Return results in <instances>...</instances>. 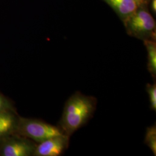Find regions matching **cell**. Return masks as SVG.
<instances>
[{
    "instance_id": "6da1fadb",
    "label": "cell",
    "mask_w": 156,
    "mask_h": 156,
    "mask_svg": "<svg viewBox=\"0 0 156 156\" xmlns=\"http://www.w3.org/2000/svg\"><path fill=\"white\" fill-rule=\"evenodd\" d=\"M97 105V100L94 97L75 92L66 102L58 127L64 134L71 137L89 122Z\"/></svg>"
},
{
    "instance_id": "7a4b0ae2",
    "label": "cell",
    "mask_w": 156,
    "mask_h": 156,
    "mask_svg": "<svg viewBox=\"0 0 156 156\" xmlns=\"http://www.w3.org/2000/svg\"><path fill=\"white\" fill-rule=\"evenodd\" d=\"M128 33L139 39L154 40L156 36V22L154 18L145 10L136 11L125 20Z\"/></svg>"
},
{
    "instance_id": "3957f363",
    "label": "cell",
    "mask_w": 156,
    "mask_h": 156,
    "mask_svg": "<svg viewBox=\"0 0 156 156\" xmlns=\"http://www.w3.org/2000/svg\"><path fill=\"white\" fill-rule=\"evenodd\" d=\"M20 128L24 135L39 143L53 136L64 134L58 127L37 120H23Z\"/></svg>"
},
{
    "instance_id": "277c9868",
    "label": "cell",
    "mask_w": 156,
    "mask_h": 156,
    "mask_svg": "<svg viewBox=\"0 0 156 156\" xmlns=\"http://www.w3.org/2000/svg\"><path fill=\"white\" fill-rule=\"evenodd\" d=\"M70 136L60 134L41 142L34 150L33 154L37 156H61L68 149Z\"/></svg>"
},
{
    "instance_id": "5b68a950",
    "label": "cell",
    "mask_w": 156,
    "mask_h": 156,
    "mask_svg": "<svg viewBox=\"0 0 156 156\" xmlns=\"http://www.w3.org/2000/svg\"><path fill=\"white\" fill-rule=\"evenodd\" d=\"M104 1L123 18L124 21L138 10V2L135 0Z\"/></svg>"
},
{
    "instance_id": "8992f818",
    "label": "cell",
    "mask_w": 156,
    "mask_h": 156,
    "mask_svg": "<svg viewBox=\"0 0 156 156\" xmlns=\"http://www.w3.org/2000/svg\"><path fill=\"white\" fill-rule=\"evenodd\" d=\"M35 147L24 140L12 142L6 145L3 149L5 156H27L33 153Z\"/></svg>"
},
{
    "instance_id": "52a82bcc",
    "label": "cell",
    "mask_w": 156,
    "mask_h": 156,
    "mask_svg": "<svg viewBox=\"0 0 156 156\" xmlns=\"http://www.w3.org/2000/svg\"><path fill=\"white\" fill-rule=\"evenodd\" d=\"M147 52V68L154 81L156 79V44L154 40L144 41Z\"/></svg>"
},
{
    "instance_id": "ba28073f",
    "label": "cell",
    "mask_w": 156,
    "mask_h": 156,
    "mask_svg": "<svg viewBox=\"0 0 156 156\" xmlns=\"http://www.w3.org/2000/svg\"><path fill=\"white\" fill-rule=\"evenodd\" d=\"M145 144L151 149L154 156L156 155V126L154 125L146 128Z\"/></svg>"
},
{
    "instance_id": "9c48e42d",
    "label": "cell",
    "mask_w": 156,
    "mask_h": 156,
    "mask_svg": "<svg viewBox=\"0 0 156 156\" xmlns=\"http://www.w3.org/2000/svg\"><path fill=\"white\" fill-rule=\"evenodd\" d=\"M13 119L11 115L0 113V136L10 131L13 126Z\"/></svg>"
},
{
    "instance_id": "30bf717a",
    "label": "cell",
    "mask_w": 156,
    "mask_h": 156,
    "mask_svg": "<svg viewBox=\"0 0 156 156\" xmlns=\"http://www.w3.org/2000/svg\"><path fill=\"white\" fill-rule=\"evenodd\" d=\"M146 90L149 95L150 107L151 110L156 111V83H147L146 86Z\"/></svg>"
},
{
    "instance_id": "8fae6325",
    "label": "cell",
    "mask_w": 156,
    "mask_h": 156,
    "mask_svg": "<svg viewBox=\"0 0 156 156\" xmlns=\"http://www.w3.org/2000/svg\"><path fill=\"white\" fill-rule=\"evenodd\" d=\"M151 7L153 10V11L156 12V0H153L151 3Z\"/></svg>"
},
{
    "instance_id": "7c38bea8",
    "label": "cell",
    "mask_w": 156,
    "mask_h": 156,
    "mask_svg": "<svg viewBox=\"0 0 156 156\" xmlns=\"http://www.w3.org/2000/svg\"><path fill=\"white\" fill-rule=\"evenodd\" d=\"M3 104H4V102H3L2 98L0 97V111L2 109V108L3 107Z\"/></svg>"
},
{
    "instance_id": "4fadbf2b",
    "label": "cell",
    "mask_w": 156,
    "mask_h": 156,
    "mask_svg": "<svg viewBox=\"0 0 156 156\" xmlns=\"http://www.w3.org/2000/svg\"><path fill=\"white\" fill-rule=\"evenodd\" d=\"M135 1H136L137 2H138L139 1H142V0H135Z\"/></svg>"
}]
</instances>
